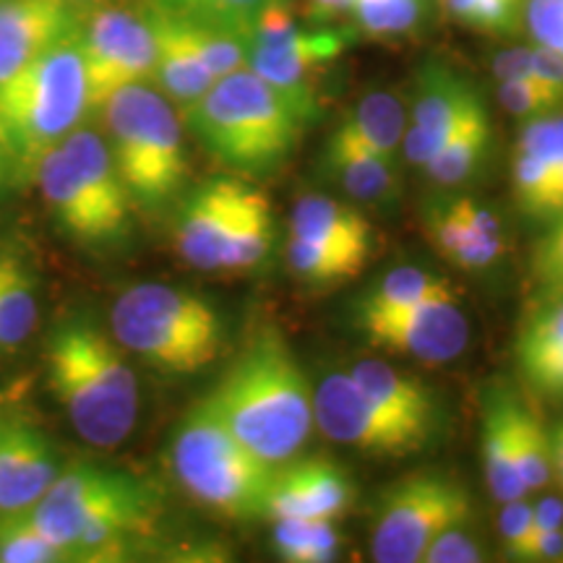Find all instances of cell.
I'll return each instance as SVG.
<instances>
[{"label": "cell", "mask_w": 563, "mask_h": 563, "mask_svg": "<svg viewBox=\"0 0 563 563\" xmlns=\"http://www.w3.org/2000/svg\"><path fill=\"white\" fill-rule=\"evenodd\" d=\"M203 402L272 467L298 454L316 426L311 382L277 327L251 336Z\"/></svg>", "instance_id": "1"}, {"label": "cell", "mask_w": 563, "mask_h": 563, "mask_svg": "<svg viewBox=\"0 0 563 563\" xmlns=\"http://www.w3.org/2000/svg\"><path fill=\"white\" fill-rule=\"evenodd\" d=\"M47 389L74 431L91 446L112 449L136 428L139 382L125 350L91 316L63 319L45 347Z\"/></svg>", "instance_id": "2"}, {"label": "cell", "mask_w": 563, "mask_h": 563, "mask_svg": "<svg viewBox=\"0 0 563 563\" xmlns=\"http://www.w3.org/2000/svg\"><path fill=\"white\" fill-rule=\"evenodd\" d=\"M183 118L211 157L249 178L282 170L311 125L251 68L217 79L201 100L183 110Z\"/></svg>", "instance_id": "3"}, {"label": "cell", "mask_w": 563, "mask_h": 563, "mask_svg": "<svg viewBox=\"0 0 563 563\" xmlns=\"http://www.w3.org/2000/svg\"><path fill=\"white\" fill-rule=\"evenodd\" d=\"M91 112L79 30L0 81V146L16 178L37 165Z\"/></svg>", "instance_id": "4"}, {"label": "cell", "mask_w": 563, "mask_h": 563, "mask_svg": "<svg viewBox=\"0 0 563 563\" xmlns=\"http://www.w3.org/2000/svg\"><path fill=\"white\" fill-rule=\"evenodd\" d=\"M34 178L55 228L68 241L87 251H112L129 243L136 207L100 133L79 125L45 154Z\"/></svg>", "instance_id": "5"}, {"label": "cell", "mask_w": 563, "mask_h": 563, "mask_svg": "<svg viewBox=\"0 0 563 563\" xmlns=\"http://www.w3.org/2000/svg\"><path fill=\"white\" fill-rule=\"evenodd\" d=\"M118 344L165 376H194L220 361L228 329L209 298L165 282H141L110 311Z\"/></svg>", "instance_id": "6"}, {"label": "cell", "mask_w": 563, "mask_h": 563, "mask_svg": "<svg viewBox=\"0 0 563 563\" xmlns=\"http://www.w3.org/2000/svg\"><path fill=\"white\" fill-rule=\"evenodd\" d=\"M108 150L133 207L162 211L188 178L186 146L175 104L152 84H131L102 104Z\"/></svg>", "instance_id": "7"}, {"label": "cell", "mask_w": 563, "mask_h": 563, "mask_svg": "<svg viewBox=\"0 0 563 563\" xmlns=\"http://www.w3.org/2000/svg\"><path fill=\"white\" fill-rule=\"evenodd\" d=\"M277 243V222L266 196L243 178L196 186L175 214V249L201 272H251Z\"/></svg>", "instance_id": "8"}, {"label": "cell", "mask_w": 563, "mask_h": 563, "mask_svg": "<svg viewBox=\"0 0 563 563\" xmlns=\"http://www.w3.org/2000/svg\"><path fill=\"white\" fill-rule=\"evenodd\" d=\"M170 460L178 483L209 511L232 522L266 519L274 467L245 449L203 399L175 431Z\"/></svg>", "instance_id": "9"}, {"label": "cell", "mask_w": 563, "mask_h": 563, "mask_svg": "<svg viewBox=\"0 0 563 563\" xmlns=\"http://www.w3.org/2000/svg\"><path fill=\"white\" fill-rule=\"evenodd\" d=\"M473 496L456 475L420 470L378 493L371 555L378 563H422L428 545L449 527L473 522Z\"/></svg>", "instance_id": "10"}, {"label": "cell", "mask_w": 563, "mask_h": 563, "mask_svg": "<svg viewBox=\"0 0 563 563\" xmlns=\"http://www.w3.org/2000/svg\"><path fill=\"white\" fill-rule=\"evenodd\" d=\"M352 45L347 30H302L290 3H274L262 11L245 37L249 68L298 108L308 121L321 115L316 76L327 70Z\"/></svg>", "instance_id": "11"}, {"label": "cell", "mask_w": 563, "mask_h": 563, "mask_svg": "<svg viewBox=\"0 0 563 563\" xmlns=\"http://www.w3.org/2000/svg\"><path fill=\"white\" fill-rule=\"evenodd\" d=\"M79 45L87 68L91 112L131 84H152L154 32L144 5L118 0L81 11Z\"/></svg>", "instance_id": "12"}, {"label": "cell", "mask_w": 563, "mask_h": 563, "mask_svg": "<svg viewBox=\"0 0 563 563\" xmlns=\"http://www.w3.org/2000/svg\"><path fill=\"white\" fill-rule=\"evenodd\" d=\"M313 420L319 431L371 460H407L433 446V439L407 426L371 399L350 373H329L313 389Z\"/></svg>", "instance_id": "13"}, {"label": "cell", "mask_w": 563, "mask_h": 563, "mask_svg": "<svg viewBox=\"0 0 563 563\" xmlns=\"http://www.w3.org/2000/svg\"><path fill=\"white\" fill-rule=\"evenodd\" d=\"M485 110L488 108L481 89L449 63L431 60L420 66L415 76L412 104L407 108L405 159L422 167Z\"/></svg>", "instance_id": "14"}, {"label": "cell", "mask_w": 563, "mask_h": 563, "mask_svg": "<svg viewBox=\"0 0 563 563\" xmlns=\"http://www.w3.org/2000/svg\"><path fill=\"white\" fill-rule=\"evenodd\" d=\"M352 323L371 347L422 363L454 361L470 342V321L456 300H426L391 311L355 313Z\"/></svg>", "instance_id": "15"}, {"label": "cell", "mask_w": 563, "mask_h": 563, "mask_svg": "<svg viewBox=\"0 0 563 563\" xmlns=\"http://www.w3.org/2000/svg\"><path fill=\"white\" fill-rule=\"evenodd\" d=\"M154 509L152 488L110 470L108 481L84 511L74 540V561H121L131 540L146 534Z\"/></svg>", "instance_id": "16"}, {"label": "cell", "mask_w": 563, "mask_h": 563, "mask_svg": "<svg viewBox=\"0 0 563 563\" xmlns=\"http://www.w3.org/2000/svg\"><path fill=\"white\" fill-rule=\"evenodd\" d=\"M355 501V485L342 464L329 456H290L274 464L266 519L313 517L336 519Z\"/></svg>", "instance_id": "17"}, {"label": "cell", "mask_w": 563, "mask_h": 563, "mask_svg": "<svg viewBox=\"0 0 563 563\" xmlns=\"http://www.w3.org/2000/svg\"><path fill=\"white\" fill-rule=\"evenodd\" d=\"M60 464L53 443L32 422L13 418L0 428V517L30 511L45 496Z\"/></svg>", "instance_id": "18"}, {"label": "cell", "mask_w": 563, "mask_h": 563, "mask_svg": "<svg viewBox=\"0 0 563 563\" xmlns=\"http://www.w3.org/2000/svg\"><path fill=\"white\" fill-rule=\"evenodd\" d=\"M79 21L70 0H0V81L79 30Z\"/></svg>", "instance_id": "19"}, {"label": "cell", "mask_w": 563, "mask_h": 563, "mask_svg": "<svg viewBox=\"0 0 563 563\" xmlns=\"http://www.w3.org/2000/svg\"><path fill=\"white\" fill-rule=\"evenodd\" d=\"M563 152V112L525 121L514 146V201L530 220L548 222V203Z\"/></svg>", "instance_id": "20"}, {"label": "cell", "mask_w": 563, "mask_h": 563, "mask_svg": "<svg viewBox=\"0 0 563 563\" xmlns=\"http://www.w3.org/2000/svg\"><path fill=\"white\" fill-rule=\"evenodd\" d=\"M141 5H144L154 32L152 87H157L180 112L188 110L207 95V89L217 79L203 66L191 34H188V26L180 19L150 9L146 3Z\"/></svg>", "instance_id": "21"}, {"label": "cell", "mask_w": 563, "mask_h": 563, "mask_svg": "<svg viewBox=\"0 0 563 563\" xmlns=\"http://www.w3.org/2000/svg\"><path fill=\"white\" fill-rule=\"evenodd\" d=\"M514 357L527 389L563 402V295H548L532 308L517 334Z\"/></svg>", "instance_id": "22"}, {"label": "cell", "mask_w": 563, "mask_h": 563, "mask_svg": "<svg viewBox=\"0 0 563 563\" xmlns=\"http://www.w3.org/2000/svg\"><path fill=\"white\" fill-rule=\"evenodd\" d=\"M347 373L384 410L418 428L428 439L439 441L443 431V405L431 386L422 384L418 376L397 371L378 357H361L350 365Z\"/></svg>", "instance_id": "23"}, {"label": "cell", "mask_w": 563, "mask_h": 563, "mask_svg": "<svg viewBox=\"0 0 563 563\" xmlns=\"http://www.w3.org/2000/svg\"><path fill=\"white\" fill-rule=\"evenodd\" d=\"M290 238L371 258L373 228L350 203L327 194H302L290 211Z\"/></svg>", "instance_id": "24"}, {"label": "cell", "mask_w": 563, "mask_h": 563, "mask_svg": "<svg viewBox=\"0 0 563 563\" xmlns=\"http://www.w3.org/2000/svg\"><path fill=\"white\" fill-rule=\"evenodd\" d=\"M517 394L509 386L493 384L483 394L481 410V454L488 490L498 504L511 501V498L527 496L522 477L517 470V456H514V405Z\"/></svg>", "instance_id": "25"}, {"label": "cell", "mask_w": 563, "mask_h": 563, "mask_svg": "<svg viewBox=\"0 0 563 563\" xmlns=\"http://www.w3.org/2000/svg\"><path fill=\"white\" fill-rule=\"evenodd\" d=\"M323 175L336 183L344 194L363 203H391L402 194L399 159H389L347 141H327L321 157Z\"/></svg>", "instance_id": "26"}, {"label": "cell", "mask_w": 563, "mask_h": 563, "mask_svg": "<svg viewBox=\"0 0 563 563\" xmlns=\"http://www.w3.org/2000/svg\"><path fill=\"white\" fill-rule=\"evenodd\" d=\"M422 228L428 243L439 251L443 262L464 272H488L506 253V238H488L477 232L456 211L452 196H441L422 211Z\"/></svg>", "instance_id": "27"}, {"label": "cell", "mask_w": 563, "mask_h": 563, "mask_svg": "<svg viewBox=\"0 0 563 563\" xmlns=\"http://www.w3.org/2000/svg\"><path fill=\"white\" fill-rule=\"evenodd\" d=\"M407 129V108L397 95L386 89L368 91L344 112L332 131V139L363 146L384 157L397 159Z\"/></svg>", "instance_id": "28"}, {"label": "cell", "mask_w": 563, "mask_h": 563, "mask_svg": "<svg viewBox=\"0 0 563 563\" xmlns=\"http://www.w3.org/2000/svg\"><path fill=\"white\" fill-rule=\"evenodd\" d=\"M37 327V274L19 251H0V352H13Z\"/></svg>", "instance_id": "29"}, {"label": "cell", "mask_w": 563, "mask_h": 563, "mask_svg": "<svg viewBox=\"0 0 563 563\" xmlns=\"http://www.w3.org/2000/svg\"><path fill=\"white\" fill-rule=\"evenodd\" d=\"M493 150V123L490 112L485 110L475 121H470L456 136L443 144L439 154H433L431 159L422 165L428 180L433 186L443 188H460L467 180H473L477 173L483 170V165L488 162Z\"/></svg>", "instance_id": "30"}, {"label": "cell", "mask_w": 563, "mask_h": 563, "mask_svg": "<svg viewBox=\"0 0 563 563\" xmlns=\"http://www.w3.org/2000/svg\"><path fill=\"white\" fill-rule=\"evenodd\" d=\"M426 300H460V292L449 279L439 274L418 269V266H399L368 287L355 302V313L391 311V308L415 306Z\"/></svg>", "instance_id": "31"}, {"label": "cell", "mask_w": 563, "mask_h": 563, "mask_svg": "<svg viewBox=\"0 0 563 563\" xmlns=\"http://www.w3.org/2000/svg\"><path fill=\"white\" fill-rule=\"evenodd\" d=\"M272 522V545L282 561L329 563L340 559L342 534L336 532L334 519L279 517Z\"/></svg>", "instance_id": "32"}, {"label": "cell", "mask_w": 563, "mask_h": 563, "mask_svg": "<svg viewBox=\"0 0 563 563\" xmlns=\"http://www.w3.org/2000/svg\"><path fill=\"white\" fill-rule=\"evenodd\" d=\"M141 3L170 13L175 19L191 21V24L241 34L245 40L264 9L274 3H290V0H141Z\"/></svg>", "instance_id": "33"}, {"label": "cell", "mask_w": 563, "mask_h": 563, "mask_svg": "<svg viewBox=\"0 0 563 563\" xmlns=\"http://www.w3.org/2000/svg\"><path fill=\"white\" fill-rule=\"evenodd\" d=\"M514 456H517V470L522 477L527 493L548 488L553 477L551 460V431L543 426V420L534 415L530 407L517 399L514 405Z\"/></svg>", "instance_id": "34"}, {"label": "cell", "mask_w": 563, "mask_h": 563, "mask_svg": "<svg viewBox=\"0 0 563 563\" xmlns=\"http://www.w3.org/2000/svg\"><path fill=\"white\" fill-rule=\"evenodd\" d=\"M368 258L357 253L323 249L298 238H287V266L302 285L311 287H334L342 282L355 279L365 269Z\"/></svg>", "instance_id": "35"}, {"label": "cell", "mask_w": 563, "mask_h": 563, "mask_svg": "<svg viewBox=\"0 0 563 563\" xmlns=\"http://www.w3.org/2000/svg\"><path fill=\"white\" fill-rule=\"evenodd\" d=\"M66 553L32 522L30 511L0 517V563H58Z\"/></svg>", "instance_id": "36"}, {"label": "cell", "mask_w": 563, "mask_h": 563, "mask_svg": "<svg viewBox=\"0 0 563 563\" xmlns=\"http://www.w3.org/2000/svg\"><path fill=\"white\" fill-rule=\"evenodd\" d=\"M428 0H355L350 16L368 37H402L418 30Z\"/></svg>", "instance_id": "37"}, {"label": "cell", "mask_w": 563, "mask_h": 563, "mask_svg": "<svg viewBox=\"0 0 563 563\" xmlns=\"http://www.w3.org/2000/svg\"><path fill=\"white\" fill-rule=\"evenodd\" d=\"M449 16L483 34H514L525 26V0H443Z\"/></svg>", "instance_id": "38"}, {"label": "cell", "mask_w": 563, "mask_h": 563, "mask_svg": "<svg viewBox=\"0 0 563 563\" xmlns=\"http://www.w3.org/2000/svg\"><path fill=\"white\" fill-rule=\"evenodd\" d=\"M498 102L519 123L563 112V95L530 79H498Z\"/></svg>", "instance_id": "39"}, {"label": "cell", "mask_w": 563, "mask_h": 563, "mask_svg": "<svg viewBox=\"0 0 563 563\" xmlns=\"http://www.w3.org/2000/svg\"><path fill=\"white\" fill-rule=\"evenodd\" d=\"M498 534H501L506 559L527 561V551H530L532 543V506L525 501V496L501 504Z\"/></svg>", "instance_id": "40"}, {"label": "cell", "mask_w": 563, "mask_h": 563, "mask_svg": "<svg viewBox=\"0 0 563 563\" xmlns=\"http://www.w3.org/2000/svg\"><path fill=\"white\" fill-rule=\"evenodd\" d=\"M525 26L534 45L563 58V0H525Z\"/></svg>", "instance_id": "41"}, {"label": "cell", "mask_w": 563, "mask_h": 563, "mask_svg": "<svg viewBox=\"0 0 563 563\" xmlns=\"http://www.w3.org/2000/svg\"><path fill=\"white\" fill-rule=\"evenodd\" d=\"M485 561L483 545L470 530V522L454 525L443 530L439 538L428 545L422 563H481Z\"/></svg>", "instance_id": "42"}, {"label": "cell", "mask_w": 563, "mask_h": 563, "mask_svg": "<svg viewBox=\"0 0 563 563\" xmlns=\"http://www.w3.org/2000/svg\"><path fill=\"white\" fill-rule=\"evenodd\" d=\"M534 277L545 295H563V217L534 251Z\"/></svg>", "instance_id": "43"}, {"label": "cell", "mask_w": 563, "mask_h": 563, "mask_svg": "<svg viewBox=\"0 0 563 563\" xmlns=\"http://www.w3.org/2000/svg\"><path fill=\"white\" fill-rule=\"evenodd\" d=\"M527 63H530V76L534 81L545 84V87L563 95V58L559 53L532 42V45H527Z\"/></svg>", "instance_id": "44"}, {"label": "cell", "mask_w": 563, "mask_h": 563, "mask_svg": "<svg viewBox=\"0 0 563 563\" xmlns=\"http://www.w3.org/2000/svg\"><path fill=\"white\" fill-rule=\"evenodd\" d=\"M527 561H543V563H563V527L551 532L532 534Z\"/></svg>", "instance_id": "45"}, {"label": "cell", "mask_w": 563, "mask_h": 563, "mask_svg": "<svg viewBox=\"0 0 563 563\" xmlns=\"http://www.w3.org/2000/svg\"><path fill=\"white\" fill-rule=\"evenodd\" d=\"M563 527V501L555 496L540 498L538 506H532V534L551 532Z\"/></svg>", "instance_id": "46"}, {"label": "cell", "mask_w": 563, "mask_h": 563, "mask_svg": "<svg viewBox=\"0 0 563 563\" xmlns=\"http://www.w3.org/2000/svg\"><path fill=\"white\" fill-rule=\"evenodd\" d=\"M355 0H306V13L313 24H329V21L352 13Z\"/></svg>", "instance_id": "47"}, {"label": "cell", "mask_w": 563, "mask_h": 563, "mask_svg": "<svg viewBox=\"0 0 563 563\" xmlns=\"http://www.w3.org/2000/svg\"><path fill=\"white\" fill-rule=\"evenodd\" d=\"M563 217V152L559 159V170H555L553 191H551V203H548V222H555Z\"/></svg>", "instance_id": "48"}, {"label": "cell", "mask_w": 563, "mask_h": 563, "mask_svg": "<svg viewBox=\"0 0 563 563\" xmlns=\"http://www.w3.org/2000/svg\"><path fill=\"white\" fill-rule=\"evenodd\" d=\"M551 460H553V475L559 477L563 485V422L551 431Z\"/></svg>", "instance_id": "49"}, {"label": "cell", "mask_w": 563, "mask_h": 563, "mask_svg": "<svg viewBox=\"0 0 563 563\" xmlns=\"http://www.w3.org/2000/svg\"><path fill=\"white\" fill-rule=\"evenodd\" d=\"M13 178H16V173H13L9 154H5L3 146H0V201H3V196H5V191H9Z\"/></svg>", "instance_id": "50"}, {"label": "cell", "mask_w": 563, "mask_h": 563, "mask_svg": "<svg viewBox=\"0 0 563 563\" xmlns=\"http://www.w3.org/2000/svg\"><path fill=\"white\" fill-rule=\"evenodd\" d=\"M74 5H79V9H91V5H100V3H108V0H70Z\"/></svg>", "instance_id": "51"}, {"label": "cell", "mask_w": 563, "mask_h": 563, "mask_svg": "<svg viewBox=\"0 0 563 563\" xmlns=\"http://www.w3.org/2000/svg\"><path fill=\"white\" fill-rule=\"evenodd\" d=\"M0 428H3V418H0Z\"/></svg>", "instance_id": "52"}]
</instances>
